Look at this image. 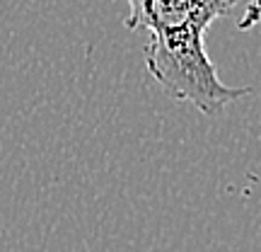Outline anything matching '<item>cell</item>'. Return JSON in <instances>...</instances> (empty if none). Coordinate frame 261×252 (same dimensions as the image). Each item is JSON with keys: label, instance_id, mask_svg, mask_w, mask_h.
<instances>
[{"label": "cell", "instance_id": "cell-2", "mask_svg": "<svg viewBox=\"0 0 261 252\" xmlns=\"http://www.w3.org/2000/svg\"><path fill=\"white\" fill-rule=\"evenodd\" d=\"M261 25V0H247V12H244L240 29H252Z\"/></svg>", "mask_w": 261, "mask_h": 252}, {"label": "cell", "instance_id": "cell-1", "mask_svg": "<svg viewBox=\"0 0 261 252\" xmlns=\"http://www.w3.org/2000/svg\"><path fill=\"white\" fill-rule=\"evenodd\" d=\"M128 29H148L145 65L162 93L198 112L218 114L252 87H230L218 78L203 39L218 17L232 12L240 0H126Z\"/></svg>", "mask_w": 261, "mask_h": 252}]
</instances>
